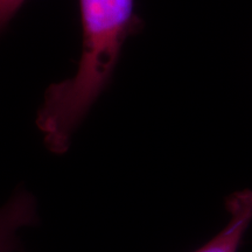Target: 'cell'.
<instances>
[{
    "label": "cell",
    "instance_id": "obj_1",
    "mask_svg": "<svg viewBox=\"0 0 252 252\" xmlns=\"http://www.w3.org/2000/svg\"><path fill=\"white\" fill-rule=\"evenodd\" d=\"M81 55L74 75L46 90L36 125L47 149L65 153L74 132L111 82L125 41L143 28L135 0H78Z\"/></svg>",
    "mask_w": 252,
    "mask_h": 252
},
{
    "label": "cell",
    "instance_id": "obj_2",
    "mask_svg": "<svg viewBox=\"0 0 252 252\" xmlns=\"http://www.w3.org/2000/svg\"><path fill=\"white\" fill-rule=\"evenodd\" d=\"M225 204L229 220L224 229L194 252H238L252 222V190L230 195Z\"/></svg>",
    "mask_w": 252,
    "mask_h": 252
},
{
    "label": "cell",
    "instance_id": "obj_3",
    "mask_svg": "<svg viewBox=\"0 0 252 252\" xmlns=\"http://www.w3.org/2000/svg\"><path fill=\"white\" fill-rule=\"evenodd\" d=\"M37 222L35 198L25 189H18L0 207V252H25L19 231Z\"/></svg>",
    "mask_w": 252,
    "mask_h": 252
},
{
    "label": "cell",
    "instance_id": "obj_4",
    "mask_svg": "<svg viewBox=\"0 0 252 252\" xmlns=\"http://www.w3.org/2000/svg\"><path fill=\"white\" fill-rule=\"evenodd\" d=\"M26 1L27 0H0V34L6 30Z\"/></svg>",
    "mask_w": 252,
    "mask_h": 252
}]
</instances>
